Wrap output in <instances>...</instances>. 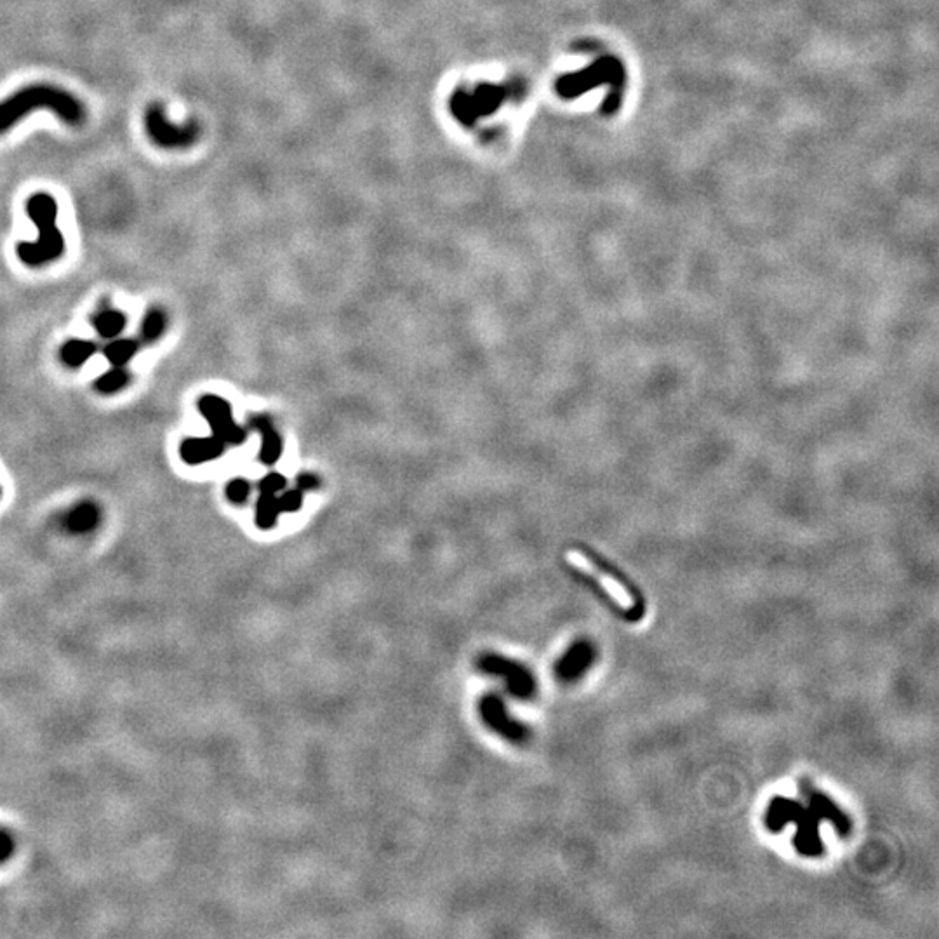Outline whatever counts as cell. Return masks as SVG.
I'll list each match as a JSON object with an SVG mask.
<instances>
[{
  "label": "cell",
  "mask_w": 939,
  "mask_h": 939,
  "mask_svg": "<svg viewBox=\"0 0 939 939\" xmlns=\"http://www.w3.org/2000/svg\"><path fill=\"white\" fill-rule=\"evenodd\" d=\"M37 110H49L70 127L86 122V107L67 89L53 84H30L0 101V134L13 129L20 120Z\"/></svg>",
  "instance_id": "6da1fadb"
},
{
  "label": "cell",
  "mask_w": 939,
  "mask_h": 939,
  "mask_svg": "<svg viewBox=\"0 0 939 939\" xmlns=\"http://www.w3.org/2000/svg\"><path fill=\"white\" fill-rule=\"evenodd\" d=\"M27 213L39 230V237L32 242H20L16 246V254L21 263H25L27 267H42L61 258L65 254L67 244L56 225L58 204L53 195L44 192L32 195L27 202Z\"/></svg>",
  "instance_id": "7a4b0ae2"
},
{
  "label": "cell",
  "mask_w": 939,
  "mask_h": 939,
  "mask_svg": "<svg viewBox=\"0 0 939 939\" xmlns=\"http://www.w3.org/2000/svg\"><path fill=\"white\" fill-rule=\"evenodd\" d=\"M145 131L157 147L166 148V150H183V148L192 147L200 136V126L195 120H190L183 126L174 124L167 119L162 103L148 105L145 110Z\"/></svg>",
  "instance_id": "3957f363"
},
{
  "label": "cell",
  "mask_w": 939,
  "mask_h": 939,
  "mask_svg": "<svg viewBox=\"0 0 939 939\" xmlns=\"http://www.w3.org/2000/svg\"><path fill=\"white\" fill-rule=\"evenodd\" d=\"M479 668L487 675L503 680L507 691L517 698H527L533 694V677L526 666L517 661L508 660L501 654L489 653L480 658Z\"/></svg>",
  "instance_id": "277c9868"
},
{
  "label": "cell",
  "mask_w": 939,
  "mask_h": 939,
  "mask_svg": "<svg viewBox=\"0 0 939 939\" xmlns=\"http://www.w3.org/2000/svg\"><path fill=\"white\" fill-rule=\"evenodd\" d=\"M566 559L576 571H580L581 574L590 576V578L597 581L600 587L606 590L607 595H609L621 609H625V611H633V609H635V599H633L632 593L628 592V588H626L621 581L616 580L614 576H611V574L604 573L602 569H599V566H597L592 559H588L585 553L580 552V550H569V552L566 553Z\"/></svg>",
  "instance_id": "5b68a950"
},
{
  "label": "cell",
  "mask_w": 939,
  "mask_h": 939,
  "mask_svg": "<svg viewBox=\"0 0 939 939\" xmlns=\"http://www.w3.org/2000/svg\"><path fill=\"white\" fill-rule=\"evenodd\" d=\"M479 713L484 724L494 733L500 734L501 738L510 741L526 740V729L520 726L517 720H513L508 713L507 705L503 703L500 696L496 694H486L479 703Z\"/></svg>",
  "instance_id": "8992f818"
},
{
  "label": "cell",
  "mask_w": 939,
  "mask_h": 939,
  "mask_svg": "<svg viewBox=\"0 0 939 939\" xmlns=\"http://www.w3.org/2000/svg\"><path fill=\"white\" fill-rule=\"evenodd\" d=\"M100 520L101 512L98 505L93 501H82L67 513L65 526L70 533H91L100 526Z\"/></svg>",
  "instance_id": "52a82bcc"
},
{
  "label": "cell",
  "mask_w": 939,
  "mask_h": 939,
  "mask_svg": "<svg viewBox=\"0 0 939 939\" xmlns=\"http://www.w3.org/2000/svg\"><path fill=\"white\" fill-rule=\"evenodd\" d=\"M200 411L207 420L213 423L214 430L220 433L221 437H227V439L237 437V430L228 421V407L225 406V402H221L216 397H204L200 400Z\"/></svg>",
  "instance_id": "ba28073f"
},
{
  "label": "cell",
  "mask_w": 939,
  "mask_h": 939,
  "mask_svg": "<svg viewBox=\"0 0 939 939\" xmlns=\"http://www.w3.org/2000/svg\"><path fill=\"white\" fill-rule=\"evenodd\" d=\"M220 451V442L216 439H187L181 444V458L190 465L211 460Z\"/></svg>",
  "instance_id": "9c48e42d"
},
{
  "label": "cell",
  "mask_w": 939,
  "mask_h": 939,
  "mask_svg": "<svg viewBox=\"0 0 939 939\" xmlns=\"http://www.w3.org/2000/svg\"><path fill=\"white\" fill-rule=\"evenodd\" d=\"M126 322V315L120 312V310L105 308V310H101V312L94 315L93 326L94 329H96V333L100 334L101 338L114 340V338H117V336L124 331Z\"/></svg>",
  "instance_id": "30bf717a"
},
{
  "label": "cell",
  "mask_w": 939,
  "mask_h": 939,
  "mask_svg": "<svg viewBox=\"0 0 939 939\" xmlns=\"http://www.w3.org/2000/svg\"><path fill=\"white\" fill-rule=\"evenodd\" d=\"M96 353V345L93 341L87 340H68L60 350V357L63 364L68 367H80L86 364L87 360Z\"/></svg>",
  "instance_id": "8fae6325"
},
{
  "label": "cell",
  "mask_w": 939,
  "mask_h": 939,
  "mask_svg": "<svg viewBox=\"0 0 939 939\" xmlns=\"http://www.w3.org/2000/svg\"><path fill=\"white\" fill-rule=\"evenodd\" d=\"M138 352V341L129 340V338H114L107 347L103 348V353L112 366L124 367L129 360L134 359Z\"/></svg>",
  "instance_id": "7c38bea8"
},
{
  "label": "cell",
  "mask_w": 939,
  "mask_h": 939,
  "mask_svg": "<svg viewBox=\"0 0 939 939\" xmlns=\"http://www.w3.org/2000/svg\"><path fill=\"white\" fill-rule=\"evenodd\" d=\"M166 327V312L160 310V308H150V310L145 313L143 322H141V336H143V340L148 341V343H154V341L159 340L162 334L166 333Z\"/></svg>",
  "instance_id": "4fadbf2b"
},
{
  "label": "cell",
  "mask_w": 939,
  "mask_h": 939,
  "mask_svg": "<svg viewBox=\"0 0 939 939\" xmlns=\"http://www.w3.org/2000/svg\"><path fill=\"white\" fill-rule=\"evenodd\" d=\"M129 380H131V374L127 373L124 367L114 366L110 371H107L105 374H101L98 380L94 381V387L100 393H105V395H112V393L120 392L129 385Z\"/></svg>",
  "instance_id": "5bb4252c"
},
{
  "label": "cell",
  "mask_w": 939,
  "mask_h": 939,
  "mask_svg": "<svg viewBox=\"0 0 939 939\" xmlns=\"http://www.w3.org/2000/svg\"><path fill=\"white\" fill-rule=\"evenodd\" d=\"M14 851V840L9 833L0 830V863L6 861Z\"/></svg>",
  "instance_id": "9a60e30c"
},
{
  "label": "cell",
  "mask_w": 939,
  "mask_h": 939,
  "mask_svg": "<svg viewBox=\"0 0 939 939\" xmlns=\"http://www.w3.org/2000/svg\"><path fill=\"white\" fill-rule=\"evenodd\" d=\"M0 494H2V491H0Z\"/></svg>",
  "instance_id": "2e32d148"
}]
</instances>
